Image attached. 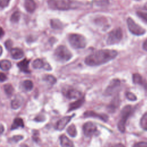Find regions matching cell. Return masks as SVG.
<instances>
[{
    "label": "cell",
    "instance_id": "cell-39",
    "mask_svg": "<svg viewBox=\"0 0 147 147\" xmlns=\"http://www.w3.org/2000/svg\"><path fill=\"white\" fill-rule=\"evenodd\" d=\"M34 120L36 121H38V122H41V121H44L45 120V118L44 116L40 115V116L36 117V118L34 119Z\"/></svg>",
    "mask_w": 147,
    "mask_h": 147
},
{
    "label": "cell",
    "instance_id": "cell-32",
    "mask_svg": "<svg viewBox=\"0 0 147 147\" xmlns=\"http://www.w3.org/2000/svg\"><path fill=\"white\" fill-rule=\"evenodd\" d=\"M126 96L129 100L131 101H134L137 100V96L133 93L130 92H127L126 93Z\"/></svg>",
    "mask_w": 147,
    "mask_h": 147
},
{
    "label": "cell",
    "instance_id": "cell-38",
    "mask_svg": "<svg viewBox=\"0 0 147 147\" xmlns=\"http://www.w3.org/2000/svg\"><path fill=\"white\" fill-rule=\"evenodd\" d=\"M7 79V76H6V75H5L3 73L1 72L0 74V80L1 82H3L4 81H5Z\"/></svg>",
    "mask_w": 147,
    "mask_h": 147
},
{
    "label": "cell",
    "instance_id": "cell-40",
    "mask_svg": "<svg viewBox=\"0 0 147 147\" xmlns=\"http://www.w3.org/2000/svg\"><path fill=\"white\" fill-rule=\"evenodd\" d=\"M142 47H143V49H144V50H145V51H147V39L144 42Z\"/></svg>",
    "mask_w": 147,
    "mask_h": 147
},
{
    "label": "cell",
    "instance_id": "cell-12",
    "mask_svg": "<svg viewBox=\"0 0 147 147\" xmlns=\"http://www.w3.org/2000/svg\"><path fill=\"white\" fill-rule=\"evenodd\" d=\"M74 115L71 116H66L60 119L55 125V129L57 130H60V131L63 130L65 128V127L67 126V125L71 120L72 117Z\"/></svg>",
    "mask_w": 147,
    "mask_h": 147
},
{
    "label": "cell",
    "instance_id": "cell-11",
    "mask_svg": "<svg viewBox=\"0 0 147 147\" xmlns=\"http://www.w3.org/2000/svg\"><path fill=\"white\" fill-rule=\"evenodd\" d=\"M32 66L34 69H41L43 68L47 71L52 69L51 67L47 63H45L43 60L41 59H37L34 60L32 63Z\"/></svg>",
    "mask_w": 147,
    "mask_h": 147
},
{
    "label": "cell",
    "instance_id": "cell-1",
    "mask_svg": "<svg viewBox=\"0 0 147 147\" xmlns=\"http://www.w3.org/2000/svg\"><path fill=\"white\" fill-rule=\"evenodd\" d=\"M118 52L112 49H101L87 56L84 60L86 64L89 66H98L114 59Z\"/></svg>",
    "mask_w": 147,
    "mask_h": 147
},
{
    "label": "cell",
    "instance_id": "cell-21",
    "mask_svg": "<svg viewBox=\"0 0 147 147\" xmlns=\"http://www.w3.org/2000/svg\"><path fill=\"white\" fill-rule=\"evenodd\" d=\"M23 102V98L20 96H16L11 102V107L13 109L16 110L21 107Z\"/></svg>",
    "mask_w": 147,
    "mask_h": 147
},
{
    "label": "cell",
    "instance_id": "cell-20",
    "mask_svg": "<svg viewBox=\"0 0 147 147\" xmlns=\"http://www.w3.org/2000/svg\"><path fill=\"white\" fill-rule=\"evenodd\" d=\"M24 7L27 11L29 13H32L36 9V5L34 0H25Z\"/></svg>",
    "mask_w": 147,
    "mask_h": 147
},
{
    "label": "cell",
    "instance_id": "cell-5",
    "mask_svg": "<svg viewBox=\"0 0 147 147\" xmlns=\"http://www.w3.org/2000/svg\"><path fill=\"white\" fill-rule=\"evenodd\" d=\"M68 41L72 47L81 49L86 47L87 42L85 37L79 34H71L68 36Z\"/></svg>",
    "mask_w": 147,
    "mask_h": 147
},
{
    "label": "cell",
    "instance_id": "cell-10",
    "mask_svg": "<svg viewBox=\"0 0 147 147\" xmlns=\"http://www.w3.org/2000/svg\"><path fill=\"white\" fill-rule=\"evenodd\" d=\"M83 116L85 118L87 117H92L98 118L99 119L102 120L104 122H107L109 119V117L107 115L105 114H99L96 113L93 111H86L83 114Z\"/></svg>",
    "mask_w": 147,
    "mask_h": 147
},
{
    "label": "cell",
    "instance_id": "cell-29",
    "mask_svg": "<svg viewBox=\"0 0 147 147\" xmlns=\"http://www.w3.org/2000/svg\"><path fill=\"white\" fill-rule=\"evenodd\" d=\"M44 80L47 82L49 84L51 85L54 84L56 82V79L55 78V77H54L53 75H45L44 78Z\"/></svg>",
    "mask_w": 147,
    "mask_h": 147
},
{
    "label": "cell",
    "instance_id": "cell-16",
    "mask_svg": "<svg viewBox=\"0 0 147 147\" xmlns=\"http://www.w3.org/2000/svg\"><path fill=\"white\" fill-rule=\"evenodd\" d=\"M29 62H30L29 60H27V59H25L19 62L17 64V66L21 71H22L25 73H27V74L30 73V71L29 69Z\"/></svg>",
    "mask_w": 147,
    "mask_h": 147
},
{
    "label": "cell",
    "instance_id": "cell-27",
    "mask_svg": "<svg viewBox=\"0 0 147 147\" xmlns=\"http://www.w3.org/2000/svg\"><path fill=\"white\" fill-rule=\"evenodd\" d=\"M140 126L144 130L147 131V112L141 117L140 119Z\"/></svg>",
    "mask_w": 147,
    "mask_h": 147
},
{
    "label": "cell",
    "instance_id": "cell-19",
    "mask_svg": "<svg viewBox=\"0 0 147 147\" xmlns=\"http://www.w3.org/2000/svg\"><path fill=\"white\" fill-rule=\"evenodd\" d=\"M60 141L61 147H75L73 142L65 135L60 136Z\"/></svg>",
    "mask_w": 147,
    "mask_h": 147
},
{
    "label": "cell",
    "instance_id": "cell-37",
    "mask_svg": "<svg viewBox=\"0 0 147 147\" xmlns=\"http://www.w3.org/2000/svg\"><path fill=\"white\" fill-rule=\"evenodd\" d=\"M9 2H10V0H0L1 7L3 8L6 7L8 5Z\"/></svg>",
    "mask_w": 147,
    "mask_h": 147
},
{
    "label": "cell",
    "instance_id": "cell-41",
    "mask_svg": "<svg viewBox=\"0 0 147 147\" xmlns=\"http://www.w3.org/2000/svg\"><path fill=\"white\" fill-rule=\"evenodd\" d=\"M111 147H125V146L122 144H115V145H113Z\"/></svg>",
    "mask_w": 147,
    "mask_h": 147
},
{
    "label": "cell",
    "instance_id": "cell-45",
    "mask_svg": "<svg viewBox=\"0 0 147 147\" xmlns=\"http://www.w3.org/2000/svg\"><path fill=\"white\" fill-rule=\"evenodd\" d=\"M137 1H139V0H137Z\"/></svg>",
    "mask_w": 147,
    "mask_h": 147
},
{
    "label": "cell",
    "instance_id": "cell-17",
    "mask_svg": "<svg viewBox=\"0 0 147 147\" xmlns=\"http://www.w3.org/2000/svg\"><path fill=\"white\" fill-rule=\"evenodd\" d=\"M84 102V98H79L77 100L70 103V105H69L68 111H72L73 110L79 109L83 105Z\"/></svg>",
    "mask_w": 147,
    "mask_h": 147
},
{
    "label": "cell",
    "instance_id": "cell-14",
    "mask_svg": "<svg viewBox=\"0 0 147 147\" xmlns=\"http://www.w3.org/2000/svg\"><path fill=\"white\" fill-rule=\"evenodd\" d=\"M133 82L136 84L141 86L144 88L147 89V82L143 79L142 76L139 74H134L133 75Z\"/></svg>",
    "mask_w": 147,
    "mask_h": 147
},
{
    "label": "cell",
    "instance_id": "cell-35",
    "mask_svg": "<svg viewBox=\"0 0 147 147\" xmlns=\"http://www.w3.org/2000/svg\"><path fill=\"white\" fill-rule=\"evenodd\" d=\"M133 147H147V142L144 141H141L134 144Z\"/></svg>",
    "mask_w": 147,
    "mask_h": 147
},
{
    "label": "cell",
    "instance_id": "cell-34",
    "mask_svg": "<svg viewBox=\"0 0 147 147\" xmlns=\"http://www.w3.org/2000/svg\"><path fill=\"white\" fill-rule=\"evenodd\" d=\"M23 138H24L23 136H20V135H16V136H14L13 137H11L10 139V141H11L13 142H17Z\"/></svg>",
    "mask_w": 147,
    "mask_h": 147
},
{
    "label": "cell",
    "instance_id": "cell-36",
    "mask_svg": "<svg viewBox=\"0 0 147 147\" xmlns=\"http://www.w3.org/2000/svg\"><path fill=\"white\" fill-rule=\"evenodd\" d=\"M13 43L12 41L10 40H6V41L5 42V47L8 50H10L11 49V47H12Z\"/></svg>",
    "mask_w": 147,
    "mask_h": 147
},
{
    "label": "cell",
    "instance_id": "cell-8",
    "mask_svg": "<svg viewBox=\"0 0 147 147\" xmlns=\"http://www.w3.org/2000/svg\"><path fill=\"white\" fill-rule=\"evenodd\" d=\"M83 130L84 134L88 137H91L93 135H98L99 134L96 126L91 122H87L83 126Z\"/></svg>",
    "mask_w": 147,
    "mask_h": 147
},
{
    "label": "cell",
    "instance_id": "cell-23",
    "mask_svg": "<svg viewBox=\"0 0 147 147\" xmlns=\"http://www.w3.org/2000/svg\"><path fill=\"white\" fill-rule=\"evenodd\" d=\"M51 26L52 28L55 29H62L63 27L62 22L57 19H53L51 20Z\"/></svg>",
    "mask_w": 147,
    "mask_h": 147
},
{
    "label": "cell",
    "instance_id": "cell-13",
    "mask_svg": "<svg viewBox=\"0 0 147 147\" xmlns=\"http://www.w3.org/2000/svg\"><path fill=\"white\" fill-rule=\"evenodd\" d=\"M119 105H120V100L118 95H117L113 98V99L111 100L110 104L107 106V110L109 112L111 113H113L118 109Z\"/></svg>",
    "mask_w": 147,
    "mask_h": 147
},
{
    "label": "cell",
    "instance_id": "cell-2",
    "mask_svg": "<svg viewBox=\"0 0 147 147\" xmlns=\"http://www.w3.org/2000/svg\"><path fill=\"white\" fill-rule=\"evenodd\" d=\"M48 5L51 9L59 10H66L78 6V4L71 0H49Z\"/></svg>",
    "mask_w": 147,
    "mask_h": 147
},
{
    "label": "cell",
    "instance_id": "cell-15",
    "mask_svg": "<svg viewBox=\"0 0 147 147\" xmlns=\"http://www.w3.org/2000/svg\"><path fill=\"white\" fill-rule=\"evenodd\" d=\"M67 98L72 99H79L82 96V94L79 91L75 89H69L65 91L64 94Z\"/></svg>",
    "mask_w": 147,
    "mask_h": 147
},
{
    "label": "cell",
    "instance_id": "cell-31",
    "mask_svg": "<svg viewBox=\"0 0 147 147\" xmlns=\"http://www.w3.org/2000/svg\"><path fill=\"white\" fill-rule=\"evenodd\" d=\"M93 1L94 3L98 6H105L109 3V0H93Z\"/></svg>",
    "mask_w": 147,
    "mask_h": 147
},
{
    "label": "cell",
    "instance_id": "cell-43",
    "mask_svg": "<svg viewBox=\"0 0 147 147\" xmlns=\"http://www.w3.org/2000/svg\"><path fill=\"white\" fill-rule=\"evenodd\" d=\"M20 146H21V147H29V146H28L27 145H26V144H21Z\"/></svg>",
    "mask_w": 147,
    "mask_h": 147
},
{
    "label": "cell",
    "instance_id": "cell-44",
    "mask_svg": "<svg viewBox=\"0 0 147 147\" xmlns=\"http://www.w3.org/2000/svg\"><path fill=\"white\" fill-rule=\"evenodd\" d=\"M3 29L1 28V37H2V36H3Z\"/></svg>",
    "mask_w": 147,
    "mask_h": 147
},
{
    "label": "cell",
    "instance_id": "cell-9",
    "mask_svg": "<svg viewBox=\"0 0 147 147\" xmlns=\"http://www.w3.org/2000/svg\"><path fill=\"white\" fill-rule=\"evenodd\" d=\"M120 86V80L119 79H113L106 87L104 92V95L110 96L113 95L119 88Z\"/></svg>",
    "mask_w": 147,
    "mask_h": 147
},
{
    "label": "cell",
    "instance_id": "cell-33",
    "mask_svg": "<svg viewBox=\"0 0 147 147\" xmlns=\"http://www.w3.org/2000/svg\"><path fill=\"white\" fill-rule=\"evenodd\" d=\"M137 14L142 20H143L144 21L147 22V13L142 12V11H137Z\"/></svg>",
    "mask_w": 147,
    "mask_h": 147
},
{
    "label": "cell",
    "instance_id": "cell-26",
    "mask_svg": "<svg viewBox=\"0 0 147 147\" xmlns=\"http://www.w3.org/2000/svg\"><path fill=\"white\" fill-rule=\"evenodd\" d=\"M22 86L26 91H30L33 87V84L31 80H25L22 83Z\"/></svg>",
    "mask_w": 147,
    "mask_h": 147
},
{
    "label": "cell",
    "instance_id": "cell-18",
    "mask_svg": "<svg viewBox=\"0 0 147 147\" xmlns=\"http://www.w3.org/2000/svg\"><path fill=\"white\" fill-rule=\"evenodd\" d=\"M10 54L13 59L15 60H18L21 59L24 56V52L22 49L18 48H11L10 50Z\"/></svg>",
    "mask_w": 147,
    "mask_h": 147
},
{
    "label": "cell",
    "instance_id": "cell-42",
    "mask_svg": "<svg viewBox=\"0 0 147 147\" xmlns=\"http://www.w3.org/2000/svg\"><path fill=\"white\" fill-rule=\"evenodd\" d=\"M3 132V126L1 124V134H2Z\"/></svg>",
    "mask_w": 147,
    "mask_h": 147
},
{
    "label": "cell",
    "instance_id": "cell-6",
    "mask_svg": "<svg viewBox=\"0 0 147 147\" xmlns=\"http://www.w3.org/2000/svg\"><path fill=\"white\" fill-rule=\"evenodd\" d=\"M122 38V31L120 28L111 30L108 34L106 40L108 45H113L119 42Z\"/></svg>",
    "mask_w": 147,
    "mask_h": 147
},
{
    "label": "cell",
    "instance_id": "cell-30",
    "mask_svg": "<svg viewBox=\"0 0 147 147\" xmlns=\"http://www.w3.org/2000/svg\"><path fill=\"white\" fill-rule=\"evenodd\" d=\"M20 13L18 11H16L11 15L10 17V21L14 23H17L20 20Z\"/></svg>",
    "mask_w": 147,
    "mask_h": 147
},
{
    "label": "cell",
    "instance_id": "cell-24",
    "mask_svg": "<svg viewBox=\"0 0 147 147\" xmlns=\"http://www.w3.org/2000/svg\"><path fill=\"white\" fill-rule=\"evenodd\" d=\"M1 69L3 71H8L11 67V62L7 60H2L0 63Z\"/></svg>",
    "mask_w": 147,
    "mask_h": 147
},
{
    "label": "cell",
    "instance_id": "cell-7",
    "mask_svg": "<svg viewBox=\"0 0 147 147\" xmlns=\"http://www.w3.org/2000/svg\"><path fill=\"white\" fill-rule=\"evenodd\" d=\"M127 24L129 31L133 34L137 36L142 35L145 33V30L136 24L131 18H128Z\"/></svg>",
    "mask_w": 147,
    "mask_h": 147
},
{
    "label": "cell",
    "instance_id": "cell-4",
    "mask_svg": "<svg viewBox=\"0 0 147 147\" xmlns=\"http://www.w3.org/2000/svg\"><path fill=\"white\" fill-rule=\"evenodd\" d=\"M132 112V107L130 105H126L121 110L120 114V119L118 122V130L122 132H125V126L126 121Z\"/></svg>",
    "mask_w": 147,
    "mask_h": 147
},
{
    "label": "cell",
    "instance_id": "cell-22",
    "mask_svg": "<svg viewBox=\"0 0 147 147\" xmlns=\"http://www.w3.org/2000/svg\"><path fill=\"white\" fill-rule=\"evenodd\" d=\"M24 123L22 118H16L11 126V130L16 129L18 127H24Z\"/></svg>",
    "mask_w": 147,
    "mask_h": 147
},
{
    "label": "cell",
    "instance_id": "cell-3",
    "mask_svg": "<svg viewBox=\"0 0 147 147\" xmlns=\"http://www.w3.org/2000/svg\"><path fill=\"white\" fill-rule=\"evenodd\" d=\"M54 57L58 61L66 62L71 59L72 55L65 46L59 45L55 51Z\"/></svg>",
    "mask_w": 147,
    "mask_h": 147
},
{
    "label": "cell",
    "instance_id": "cell-25",
    "mask_svg": "<svg viewBox=\"0 0 147 147\" xmlns=\"http://www.w3.org/2000/svg\"><path fill=\"white\" fill-rule=\"evenodd\" d=\"M67 133L72 137H75L77 135V130L75 125L72 124L68 126L67 129Z\"/></svg>",
    "mask_w": 147,
    "mask_h": 147
},
{
    "label": "cell",
    "instance_id": "cell-28",
    "mask_svg": "<svg viewBox=\"0 0 147 147\" xmlns=\"http://www.w3.org/2000/svg\"><path fill=\"white\" fill-rule=\"evenodd\" d=\"M3 89L5 94L8 96L11 95L14 91V88L10 84H5L3 86Z\"/></svg>",
    "mask_w": 147,
    "mask_h": 147
}]
</instances>
